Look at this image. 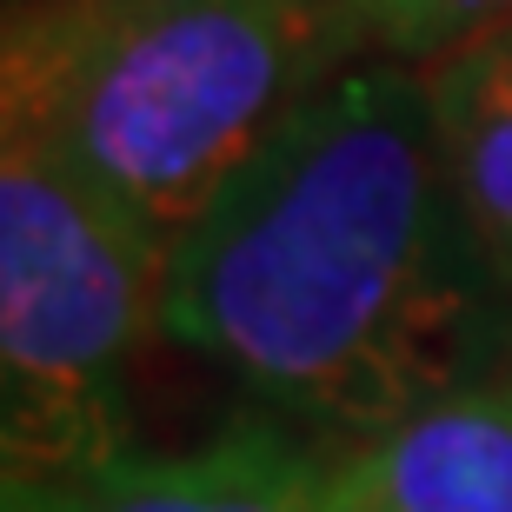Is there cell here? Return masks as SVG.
<instances>
[{
  "mask_svg": "<svg viewBox=\"0 0 512 512\" xmlns=\"http://www.w3.org/2000/svg\"><path fill=\"white\" fill-rule=\"evenodd\" d=\"M512 293L459 220L426 74L346 67L167 253L173 340L340 433L473 386Z\"/></svg>",
  "mask_w": 512,
  "mask_h": 512,
  "instance_id": "1",
  "label": "cell"
},
{
  "mask_svg": "<svg viewBox=\"0 0 512 512\" xmlns=\"http://www.w3.org/2000/svg\"><path fill=\"white\" fill-rule=\"evenodd\" d=\"M360 47H373L360 0H100L40 147L173 253Z\"/></svg>",
  "mask_w": 512,
  "mask_h": 512,
  "instance_id": "2",
  "label": "cell"
},
{
  "mask_svg": "<svg viewBox=\"0 0 512 512\" xmlns=\"http://www.w3.org/2000/svg\"><path fill=\"white\" fill-rule=\"evenodd\" d=\"M167 247L47 147L0 160V479L120 459Z\"/></svg>",
  "mask_w": 512,
  "mask_h": 512,
  "instance_id": "3",
  "label": "cell"
},
{
  "mask_svg": "<svg viewBox=\"0 0 512 512\" xmlns=\"http://www.w3.org/2000/svg\"><path fill=\"white\" fill-rule=\"evenodd\" d=\"M0 499L14 512H333V473L260 419L193 453H120L67 479H0Z\"/></svg>",
  "mask_w": 512,
  "mask_h": 512,
  "instance_id": "4",
  "label": "cell"
},
{
  "mask_svg": "<svg viewBox=\"0 0 512 512\" xmlns=\"http://www.w3.org/2000/svg\"><path fill=\"white\" fill-rule=\"evenodd\" d=\"M333 512H512V386L473 380L366 433L333 473Z\"/></svg>",
  "mask_w": 512,
  "mask_h": 512,
  "instance_id": "5",
  "label": "cell"
},
{
  "mask_svg": "<svg viewBox=\"0 0 512 512\" xmlns=\"http://www.w3.org/2000/svg\"><path fill=\"white\" fill-rule=\"evenodd\" d=\"M426 100L459 220L512 293V27L426 60Z\"/></svg>",
  "mask_w": 512,
  "mask_h": 512,
  "instance_id": "6",
  "label": "cell"
},
{
  "mask_svg": "<svg viewBox=\"0 0 512 512\" xmlns=\"http://www.w3.org/2000/svg\"><path fill=\"white\" fill-rule=\"evenodd\" d=\"M94 20L100 0H40V7L0 14V160L40 147V133L94 40Z\"/></svg>",
  "mask_w": 512,
  "mask_h": 512,
  "instance_id": "7",
  "label": "cell"
},
{
  "mask_svg": "<svg viewBox=\"0 0 512 512\" xmlns=\"http://www.w3.org/2000/svg\"><path fill=\"white\" fill-rule=\"evenodd\" d=\"M360 14H366V27H373V47L406 54V34H413L419 0H360Z\"/></svg>",
  "mask_w": 512,
  "mask_h": 512,
  "instance_id": "8",
  "label": "cell"
},
{
  "mask_svg": "<svg viewBox=\"0 0 512 512\" xmlns=\"http://www.w3.org/2000/svg\"><path fill=\"white\" fill-rule=\"evenodd\" d=\"M14 7H40V0H0V14H14Z\"/></svg>",
  "mask_w": 512,
  "mask_h": 512,
  "instance_id": "9",
  "label": "cell"
},
{
  "mask_svg": "<svg viewBox=\"0 0 512 512\" xmlns=\"http://www.w3.org/2000/svg\"><path fill=\"white\" fill-rule=\"evenodd\" d=\"M0 512H14V506H7V499H0Z\"/></svg>",
  "mask_w": 512,
  "mask_h": 512,
  "instance_id": "10",
  "label": "cell"
},
{
  "mask_svg": "<svg viewBox=\"0 0 512 512\" xmlns=\"http://www.w3.org/2000/svg\"><path fill=\"white\" fill-rule=\"evenodd\" d=\"M506 386H512V373H506Z\"/></svg>",
  "mask_w": 512,
  "mask_h": 512,
  "instance_id": "11",
  "label": "cell"
}]
</instances>
